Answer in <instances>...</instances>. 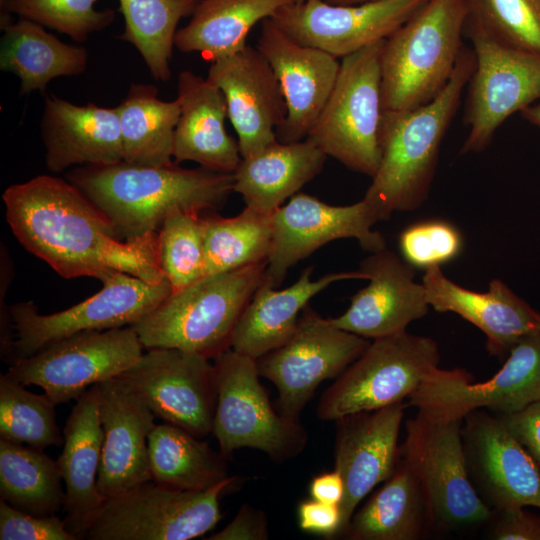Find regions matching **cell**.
Here are the masks:
<instances>
[{"label":"cell","instance_id":"cell-52","mask_svg":"<svg viewBox=\"0 0 540 540\" xmlns=\"http://www.w3.org/2000/svg\"><path fill=\"white\" fill-rule=\"evenodd\" d=\"M302 1H305V0H297V2H302Z\"/></svg>","mask_w":540,"mask_h":540},{"label":"cell","instance_id":"cell-50","mask_svg":"<svg viewBox=\"0 0 540 540\" xmlns=\"http://www.w3.org/2000/svg\"><path fill=\"white\" fill-rule=\"evenodd\" d=\"M521 117L540 131V102H537L520 112Z\"/></svg>","mask_w":540,"mask_h":540},{"label":"cell","instance_id":"cell-48","mask_svg":"<svg viewBox=\"0 0 540 540\" xmlns=\"http://www.w3.org/2000/svg\"><path fill=\"white\" fill-rule=\"evenodd\" d=\"M268 538V520L265 513L249 504H243L228 525L205 539L267 540Z\"/></svg>","mask_w":540,"mask_h":540},{"label":"cell","instance_id":"cell-34","mask_svg":"<svg viewBox=\"0 0 540 540\" xmlns=\"http://www.w3.org/2000/svg\"><path fill=\"white\" fill-rule=\"evenodd\" d=\"M151 479L158 485L204 491L229 478L228 458L188 431L156 424L148 437Z\"/></svg>","mask_w":540,"mask_h":540},{"label":"cell","instance_id":"cell-9","mask_svg":"<svg viewBox=\"0 0 540 540\" xmlns=\"http://www.w3.org/2000/svg\"><path fill=\"white\" fill-rule=\"evenodd\" d=\"M102 289L60 312L40 314L36 305L19 302L8 308L12 340L6 353L11 364L60 339L85 331L131 326L171 293L170 282L154 284L121 271L106 273Z\"/></svg>","mask_w":540,"mask_h":540},{"label":"cell","instance_id":"cell-36","mask_svg":"<svg viewBox=\"0 0 540 540\" xmlns=\"http://www.w3.org/2000/svg\"><path fill=\"white\" fill-rule=\"evenodd\" d=\"M57 464L44 450L0 438V499L23 512L54 515L65 503Z\"/></svg>","mask_w":540,"mask_h":540},{"label":"cell","instance_id":"cell-13","mask_svg":"<svg viewBox=\"0 0 540 540\" xmlns=\"http://www.w3.org/2000/svg\"><path fill=\"white\" fill-rule=\"evenodd\" d=\"M143 349L132 326L85 331L16 360L5 374L25 386H39L57 405L77 400L93 385L121 375Z\"/></svg>","mask_w":540,"mask_h":540},{"label":"cell","instance_id":"cell-26","mask_svg":"<svg viewBox=\"0 0 540 540\" xmlns=\"http://www.w3.org/2000/svg\"><path fill=\"white\" fill-rule=\"evenodd\" d=\"M47 168L54 173L71 166L111 165L123 161L117 108L76 105L47 96L41 121Z\"/></svg>","mask_w":540,"mask_h":540},{"label":"cell","instance_id":"cell-3","mask_svg":"<svg viewBox=\"0 0 540 540\" xmlns=\"http://www.w3.org/2000/svg\"><path fill=\"white\" fill-rule=\"evenodd\" d=\"M474 67V51L464 46L451 78L435 98L409 110H383L380 163L363 197L377 222L396 211L415 210L427 199L443 139Z\"/></svg>","mask_w":540,"mask_h":540},{"label":"cell","instance_id":"cell-23","mask_svg":"<svg viewBox=\"0 0 540 540\" xmlns=\"http://www.w3.org/2000/svg\"><path fill=\"white\" fill-rule=\"evenodd\" d=\"M224 94L242 158L276 139L287 115L280 83L266 58L247 45L211 63L206 77Z\"/></svg>","mask_w":540,"mask_h":540},{"label":"cell","instance_id":"cell-46","mask_svg":"<svg viewBox=\"0 0 540 540\" xmlns=\"http://www.w3.org/2000/svg\"><path fill=\"white\" fill-rule=\"evenodd\" d=\"M298 525L301 530L323 536L337 538L341 528V510L336 504H329L312 498L301 501L297 509Z\"/></svg>","mask_w":540,"mask_h":540},{"label":"cell","instance_id":"cell-6","mask_svg":"<svg viewBox=\"0 0 540 540\" xmlns=\"http://www.w3.org/2000/svg\"><path fill=\"white\" fill-rule=\"evenodd\" d=\"M400 450L419 483L430 530L450 532L488 523L492 510L468 473L462 419L418 410L406 422Z\"/></svg>","mask_w":540,"mask_h":540},{"label":"cell","instance_id":"cell-47","mask_svg":"<svg viewBox=\"0 0 540 540\" xmlns=\"http://www.w3.org/2000/svg\"><path fill=\"white\" fill-rule=\"evenodd\" d=\"M499 416L540 473V400L519 412Z\"/></svg>","mask_w":540,"mask_h":540},{"label":"cell","instance_id":"cell-27","mask_svg":"<svg viewBox=\"0 0 540 540\" xmlns=\"http://www.w3.org/2000/svg\"><path fill=\"white\" fill-rule=\"evenodd\" d=\"M63 449L57 464L65 485L63 519L77 540L101 509L104 498L97 486L103 429L96 386L76 400L63 428Z\"/></svg>","mask_w":540,"mask_h":540},{"label":"cell","instance_id":"cell-10","mask_svg":"<svg viewBox=\"0 0 540 540\" xmlns=\"http://www.w3.org/2000/svg\"><path fill=\"white\" fill-rule=\"evenodd\" d=\"M439 363L438 344L430 337L406 330L373 339L323 392L316 415L335 421L404 402Z\"/></svg>","mask_w":540,"mask_h":540},{"label":"cell","instance_id":"cell-21","mask_svg":"<svg viewBox=\"0 0 540 540\" xmlns=\"http://www.w3.org/2000/svg\"><path fill=\"white\" fill-rule=\"evenodd\" d=\"M407 406L408 403L400 402L334 421V469L341 474L345 486L337 538L363 499L396 469L401 454L400 427Z\"/></svg>","mask_w":540,"mask_h":540},{"label":"cell","instance_id":"cell-12","mask_svg":"<svg viewBox=\"0 0 540 540\" xmlns=\"http://www.w3.org/2000/svg\"><path fill=\"white\" fill-rule=\"evenodd\" d=\"M465 33L475 67L466 87L462 155L484 151L508 118L540 102V55L501 44L472 26L465 25Z\"/></svg>","mask_w":540,"mask_h":540},{"label":"cell","instance_id":"cell-4","mask_svg":"<svg viewBox=\"0 0 540 540\" xmlns=\"http://www.w3.org/2000/svg\"><path fill=\"white\" fill-rule=\"evenodd\" d=\"M267 262L207 275L172 292L133 325L144 349L174 348L213 359L230 348L235 326L262 283Z\"/></svg>","mask_w":540,"mask_h":540},{"label":"cell","instance_id":"cell-35","mask_svg":"<svg viewBox=\"0 0 540 540\" xmlns=\"http://www.w3.org/2000/svg\"><path fill=\"white\" fill-rule=\"evenodd\" d=\"M123 143V161L142 166L169 165L180 115L176 98L164 101L156 86L132 83L116 106Z\"/></svg>","mask_w":540,"mask_h":540},{"label":"cell","instance_id":"cell-20","mask_svg":"<svg viewBox=\"0 0 540 540\" xmlns=\"http://www.w3.org/2000/svg\"><path fill=\"white\" fill-rule=\"evenodd\" d=\"M256 48L273 69L286 101L287 115L276 129V139H306L333 90L340 61L293 40L271 18L261 21Z\"/></svg>","mask_w":540,"mask_h":540},{"label":"cell","instance_id":"cell-38","mask_svg":"<svg viewBox=\"0 0 540 540\" xmlns=\"http://www.w3.org/2000/svg\"><path fill=\"white\" fill-rule=\"evenodd\" d=\"M201 0H119L124 18L120 38L131 43L156 80L171 76L170 59L179 21L192 16Z\"/></svg>","mask_w":540,"mask_h":540},{"label":"cell","instance_id":"cell-7","mask_svg":"<svg viewBox=\"0 0 540 540\" xmlns=\"http://www.w3.org/2000/svg\"><path fill=\"white\" fill-rule=\"evenodd\" d=\"M212 360L217 390L212 434L219 451L229 459L241 448L256 449L277 463L298 456L308 432L301 421L273 408L256 360L231 348Z\"/></svg>","mask_w":540,"mask_h":540},{"label":"cell","instance_id":"cell-8","mask_svg":"<svg viewBox=\"0 0 540 540\" xmlns=\"http://www.w3.org/2000/svg\"><path fill=\"white\" fill-rule=\"evenodd\" d=\"M385 40L341 59L333 90L306 137L327 157L371 178L381 158L380 58Z\"/></svg>","mask_w":540,"mask_h":540},{"label":"cell","instance_id":"cell-18","mask_svg":"<svg viewBox=\"0 0 540 540\" xmlns=\"http://www.w3.org/2000/svg\"><path fill=\"white\" fill-rule=\"evenodd\" d=\"M427 1L374 0L354 5L296 1L281 7L271 19L298 43L342 59L387 39Z\"/></svg>","mask_w":540,"mask_h":540},{"label":"cell","instance_id":"cell-39","mask_svg":"<svg viewBox=\"0 0 540 540\" xmlns=\"http://www.w3.org/2000/svg\"><path fill=\"white\" fill-rule=\"evenodd\" d=\"M0 438L44 450L64 442L55 413V404L45 394H36L25 385L0 375Z\"/></svg>","mask_w":540,"mask_h":540},{"label":"cell","instance_id":"cell-1","mask_svg":"<svg viewBox=\"0 0 540 540\" xmlns=\"http://www.w3.org/2000/svg\"><path fill=\"white\" fill-rule=\"evenodd\" d=\"M6 219L22 246L66 279L121 271L149 283L161 270L158 232L122 240L109 219L70 181L39 175L3 193Z\"/></svg>","mask_w":540,"mask_h":540},{"label":"cell","instance_id":"cell-19","mask_svg":"<svg viewBox=\"0 0 540 540\" xmlns=\"http://www.w3.org/2000/svg\"><path fill=\"white\" fill-rule=\"evenodd\" d=\"M462 440L471 482L492 511L540 509V473L499 415L482 409L467 414Z\"/></svg>","mask_w":540,"mask_h":540},{"label":"cell","instance_id":"cell-22","mask_svg":"<svg viewBox=\"0 0 540 540\" xmlns=\"http://www.w3.org/2000/svg\"><path fill=\"white\" fill-rule=\"evenodd\" d=\"M103 429L97 486L104 499L151 481L148 437L155 414L120 376L95 384Z\"/></svg>","mask_w":540,"mask_h":540},{"label":"cell","instance_id":"cell-45","mask_svg":"<svg viewBox=\"0 0 540 540\" xmlns=\"http://www.w3.org/2000/svg\"><path fill=\"white\" fill-rule=\"evenodd\" d=\"M526 507L492 511L488 538L493 540H540V516Z\"/></svg>","mask_w":540,"mask_h":540},{"label":"cell","instance_id":"cell-25","mask_svg":"<svg viewBox=\"0 0 540 540\" xmlns=\"http://www.w3.org/2000/svg\"><path fill=\"white\" fill-rule=\"evenodd\" d=\"M422 284L429 306L437 312H453L476 326L485 335L491 355L507 356L519 339L540 331V313L500 279H493L488 291L477 292L453 282L434 266L425 270Z\"/></svg>","mask_w":540,"mask_h":540},{"label":"cell","instance_id":"cell-42","mask_svg":"<svg viewBox=\"0 0 540 540\" xmlns=\"http://www.w3.org/2000/svg\"><path fill=\"white\" fill-rule=\"evenodd\" d=\"M97 0H0L1 28L11 14L36 22L84 42L90 34L108 27L115 19L113 9L97 10Z\"/></svg>","mask_w":540,"mask_h":540},{"label":"cell","instance_id":"cell-5","mask_svg":"<svg viewBox=\"0 0 540 540\" xmlns=\"http://www.w3.org/2000/svg\"><path fill=\"white\" fill-rule=\"evenodd\" d=\"M464 0H428L384 42L381 89L384 111L419 107L446 86L463 45Z\"/></svg>","mask_w":540,"mask_h":540},{"label":"cell","instance_id":"cell-31","mask_svg":"<svg viewBox=\"0 0 540 540\" xmlns=\"http://www.w3.org/2000/svg\"><path fill=\"white\" fill-rule=\"evenodd\" d=\"M430 530L419 483L402 458L392 475L355 510L347 540H418Z\"/></svg>","mask_w":540,"mask_h":540},{"label":"cell","instance_id":"cell-11","mask_svg":"<svg viewBox=\"0 0 540 540\" xmlns=\"http://www.w3.org/2000/svg\"><path fill=\"white\" fill-rule=\"evenodd\" d=\"M230 476L204 491L178 490L148 481L110 497L89 525L88 540H190L222 518L220 497L236 482Z\"/></svg>","mask_w":540,"mask_h":540},{"label":"cell","instance_id":"cell-14","mask_svg":"<svg viewBox=\"0 0 540 540\" xmlns=\"http://www.w3.org/2000/svg\"><path fill=\"white\" fill-rule=\"evenodd\" d=\"M369 343V339L336 327L308 304L291 337L256 363L260 376L278 391V411L300 421L318 386L337 378Z\"/></svg>","mask_w":540,"mask_h":540},{"label":"cell","instance_id":"cell-32","mask_svg":"<svg viewBox=\"0 0 540 540\" xmlns=\"http://www.w3.org/2000/svg\"><path fill=\"white\" fill-rule=\"evenodd\" d=\"M43 27L19 18L1 28L0 68L19 78L20 95L44 91L51 80L77 76L87 68L85 47L66 44Z\"/></svg>","mask_w":540,"mask_h":540},{"label":"cell","instance_id":"cell-51","mask_svg":"<svg viewBox=\"0 0 540 540\" xmlns=\"http://www.w3.org/2000/svg\"><path fill=\"white\" fill-rule=\"evenodd\" d=\"M325 1L333 5H354V4H361V3L370 2L374 0H325Z\"/></svg>","mask_w":540,"mask_h":540},{"label":"cell","instance_id":"cell-17","mask_svg":"<svg viewBox=\"0 0 540 540\" xmlns=\"http://www.w3.org/2000/svg\"><path fill=\"white\" fill-rule=\"evenodd\" d=\"M272 247L264 280L282 284L289 269L325 244L353 238L371 253L386 249L382 234L364 200L350 205H331L305 193H297L272 213Z\"/></svg>","mask_w":540,"mask_h":540},{"label":"cell","instance_id":"cell-28","mask_svg":"<svg viewBox=\"0 0 540 540\" xmlns=\"http://www.w3.org/2000/svg\"><path fill=\"white\" fill-rule=\"evenodd\" d=\"M180 115L174 135L175 163L192 161L200 167L233 173L242 157L238 141L225 129L227 104L222 91L207 78L179 73Z\"/></svg>","mask_w":540,"mask_h":540},{"label":"cell","instance_id":"cell-33","mask_svg":"<svg viewBox=\"0 0 540 540\" xmlns=\"http://www.w3.org/2000/svg\"><path fill=\"white\" fill-rule=\"evenodd\" d=\"M297 0H201L190 22L177 30L175 46L210 63L244 49L249 31Z\"/></svg>","mask_w":540,"mask_h":540},{"label":"cell","instance_id":"cell-41","mask_svg":"<svg viewBox=\"0 0 540 540\" xmlns=\"http://www.w3.org/2000/svg\"><path fill=\"white\" fill-rule=\"evenodd\" d=\"M159 263L172 292L205 276L203 217L195 212H177L158 230Z\"/></svg>","mask_w":540,"mask_h":540},{"label":"cell","instance_id":"cell-49","mask_svg":"<svg viewBox=\"0 0 540 540\" xmlns=\"http://www.w3.org/2000/svg\"><path fill=\"white\" fill-rule=\"evenodd\" d=\"M344 492L343 478L336 469L315 475L309 484L310 497L324 503L340 506Z\"/></svg>","mask_w":540,"mask_h":540},{"label":"cell","instance_id":"cell-2","mask_svg":"<svg viewBox=\"0 0 540 540\" xmlns=\"http://www.w3.org/2000/svg\"><path fill=\"white\" fill-rule=\"evenodd\" d=\"M68 181L112 223L122 240L158 232L177 212H207L222 207L234 192L233 173L203 167L182 168L173 162L142 166L121 161L73 169Z\"/></svg>","mask_w":540,"mask_h":540},{"label":"cell","instance_id":"cell-44","mask_svg":"<svg viewBox=\"0 0 540 540\" xmlns=\"http://www.w3.org/2000/svg\"><path fill=\"white\" fill-rule=\"evenodd\" d=\"M0 540H77L64 520L54 515L36 516L0 499Z\"/></svg>","mask_w":540,"mask_h":540},{"label":"cell","instance_id":"cell-30","mask_svg":"<svg viewBox=\"0 0 540 540\" xmlns=\"http://www.w3.org/2000/svg\"><path fill=\"white\" fill-rule=\"evenodd\" d=\"M326 159L308 138L290 143L275 140L241 159L233 172L234 192L247 207L272 214L321 172Z\"/></svg>","mask_w":540,"mask_h":540},{"label":"cell","instance_id":"cell-43","mask_svg":"<svg viewBox=\"0 0 540 540\" xmlns=\"http://www.w3.org/2000/svg\"><path fill=\"white\" fill-rule=\"evenodd\" d=\"M402 258L425 270L456 258L463 246L459 230L444 220H424L405 228L399 235Z\"/></svg>","mask_w":540,"mask_h":540},{"label":"cell","instance_id":"cell-37","mask_svg":"<svg viewBox=\"0 0 540 540\" xmlns=\"http://www.w3.org/2000/svg\"><path fill=\"white\" fill-rule=\"evenodd\" d=\"M272 214L245 207L234 217H203L205 276L267 262L272 247Z\"/></svg>","mask_w":540,"mask_h":540},{"label":"cell","instance_id":"cell-16","mask_svg":"<svg viewBox=\"0 0 540 540\" xmlns=\"http://www.w3.org/2000/svg\"><path fill=\"white\" fill-rule=\"evenodd\" d=\"M119 376L156 417L199 438L212 433L217 390L208 357L174 348L148 349Z\"/></svg>","mask_w":540,"mask_h":540},{"label":"cell","instance_id":"cell-15","mask_svg":"<svg viewBox=\"0 0 540 540\" xmlns=\"http://www.w3.org/2000/svg\"><path fill=\"white\" fill-rule=\"evenodd\" d=\"M472 379L465 370L438 367L411 394L408 406L457 419L480 409L497 415L525 409L540 400V331L519 339L490 379Z\"/></svg>","mask_w":540,"mask_h":540},{"label":"cell","instance_id":"cell-40","mask_svg":"<svg viewBox=\"0 0 540 540\" xmlns=\"http://www.w3.org/2000/svg\"><path fill=\"white\" fill-rule=\"evenodd\" d=\"M466 24L491 39L540 55V0H464Z\"/></svg>","mask_w":540,"mask_h":540},{"label":"cell","instance_id":"cell-29","mask_svg":"<svg viewBox=\"0 0 540 540\" xmlns=\"http://www.w3.org/2000/svg\"><path fill=\"white\" fill-rule=\"evenodd\" d=\"M312 272L313 267H307L281 290L263 279L235 326L230 348L257 360L291 337L302 310L318 293L338 281L367 279L361 270L328 273L317 280H312Z\"/></svg>","mask_w":540,"mask_h":540},{"label":"cell","instance_id":"cell-24","mask_svg":"<svg viewBox=\"0 0 540 540\" xmlns=\"http://www.w3.org/2000/svg\"><path fill=\"white\" fill-rule=\"evenodd\" d=\"M368 285L356 292L340 316L329 318L336 327L366 339L406 331L429 309L426 290L414 280L415 267L387 249L371 253L360 263Z\"/></svg>","mask_w":540,"mask_h":540}]
</instances>
